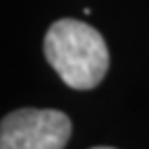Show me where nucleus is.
I'll list each match as a JSON object with an SVG mask.
<instances>
[{
    "mask_svg": "<svg viewBox=\"0 0 149 149\" xmlns=\"http://www.w3.org/2000/svg\"><path fill=\"white\" fill-rule=\"evenodd\" d=\"M93 149H114V147H93Z\"/></svg>",
    "mask_w": 149,
    "mask_h": 149,
    "instance_id": "obj_3",
    "label": "nucleus"
},
{
    "mask_svg": "<svg viewBox=\"0 0 149 149\" xmlns=\"http://www.w3.org/2000/svg\"><path fill=\"white\" fill-rule=\"evenodd\" d=\"M70 130V118L60 110H15L0 124V149H64Z\"/></svg>",
    "mask_w": 149,
    "mask_h": 149,
    "instance_id": "obj_2",
    "label": "nucleus"
},
{
    "mask_svg": "<svg viewBox=\"0 0 149 149\" xmlns=\"http://www.w3.org/2000/svg\"><path fill=\"white\" fill-rule=\"evenodd\" d=\"M44 54L58 77L81 91L97 87L110 66V52L102 33L79 19L52 23L44 37Z\"/></svg>",
    "mask_w": 149,
    "mask_h": 149,
    "instance_id": "obj_1",
    "label": "nucleus"
}]
</instances>
